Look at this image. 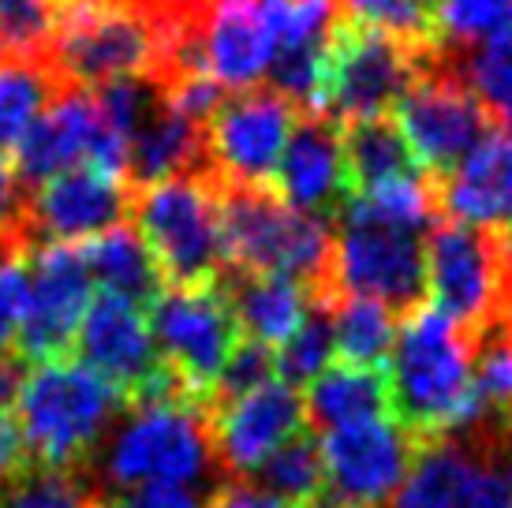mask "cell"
I'll list each match as a JSON object with an SVG mask.
<instances>
[{
    "label": "cell",
    "mask_w": 512,
    "mask_h": 508,
    "mask_svg": "<svg viewBox=\"0 0 512 508\" xmlns=\"http://www.w3.org/2000/svg\"><path fill=\"white\" fill-rule=\"evenodd\" d=\"M98 508H210V501L191 486H139L128 494L101 497Z\"/></svg>",
    "instance_id": "38"
},
{
    "label": "cell",
    "mask_w": 512,
    "mask_h": 508,
    "mask_svg": "<svg viewBox=\"0 0 512 508\" xmlns=\"http://www.w3.org/2000/svg\"><path fill=\"white\" fill-rule=\"evenodd\" d=\"M83 367L105 378L128 404L180 389V381L161 367L146 311L109 292H98L75 333V355Z\"/></svg>",
    "instance_id": "16"
},
{
    "label": "cell",
    "mask_w": 512,
    "mask_h": 508,
    "mask_svg": "<svg viewBox=\"0 0 512 508\" xmlns=\"http://www.w3.org/2000/svg\"><path fill=\"white\" fill-rule=\"evenodd\" d=\"M438 49H412L337 15L322 49L318 101L311 113H326L337 124L393 116L400 98L438 60Z\"/></svg>",
    "instance_id": "8"
},
{
    "label": "cell",
    "mask_w": 512,
    "mask_h": 508,
    "mask_svg": "<svg viewBox=\"0 0 512 508\" xmlns=\"http://www.w3.org/2000/svg\"><path fill=\"white\" fill-rule=\"evenodd\" d=\"M303 408H307V423L314 430H322V434L356 423H370V419H385V415H393L385 367L374 370L333 363L307 385Z\"/></svg>",
    "instance_id": "25"
},
{
    "label": "cell",
    "mask_w": 512,
    "mask_h": 508,
    "mask_svg": "<svg viewBox=\"0 0 512 508\" xmlns=\"http://www.w3.org/2000/svg\"><path fill=\"white\" fill-rule=\"evenodd\" d=\"M60 90L53 71L27 60H0V150L12 154L30 124L42 116L49 98Z\"/></svg>",
    "instance_id": "29"
},
{
    "label": "cell",
    "mask_w": 512,
    "mask_h": 508,
    "mask_svg": "<svg viewBox=\"0 0 512 508\" xmlns=\"http://www.w3.org/2000/svg\"><path fill=\"white\" fill-rule=\"evenodd\" d=\"M169 0H64L45 68L60 86L98 90L157 79L169 45Z\"/></svg>",
    "instance_id": "3"
},
{
    "label": "cell",
    "mask_w": 512,
    "mask_h": 508,
    "mask_svg": "<svg viewBox=\"0 0 512 508\" xmlns=\"http://www.w3.org/2000/svg\"><path fill=\"white\" fill-rule=\"evenodd\" d=\"M225 269L251 277H288L322 299L333 258V221L299 213L262 187H221Z\"/></svg>",
    "instance_id": "5"
},
{
    "label": "cell",
    "mask_w": 512,
    "mask_h": 508,
    "mask_svg": "<svg viewBox=\"0 0 512 508\" xmlns=\"http://www.w3.org/2000/svg\"><path fill=\"white\" fill-rule=\"evenodd\" d=\"M393 120L412 146L419 169L434 184H441L490 131H498L494 116L486 113V105L471 94V86L441 49L438 60L419 75V83L400 98Z\"/></svg>",
    "instance_id": "12"
},
{
    "label": "cell",
    "mask_w": 512,
    "mask_h": 508,
    "mask_svg": "<svg viewBox=\"0 0 512 508\" xmlns=\"http://www.w3.org/2000/svg\"><path fill=\"white\" fill-rule=\"evenodd\" d=\"M434 27L441 49H471L512 30V0H438Z\"/></svg>",
    "instance_id": "34"
},
{
    "label": "cell",
    "mask_w": 512,
    "mask_h": 508,
    "mask_svg": "<svg viewBox=\"0 0 512 508\" xmlns=\"http://www.w3.org/2000/svg\"><path fill=\"white\" fill-rule=\"evenodd\" d=\"M27 467H30V452L23 445L19 426H15V415H0V486L12 482Z\"/></svg>",
    "instance_id": "39"
},
{
    "label": "cell",
    "mask_w": 512,
    "mask_h": 508,
    "mask_svg": "<svg viewBox=\"0 0 512 508\" xmlns=\"http://www.w3.org/2000/svg\"><path fill=\"white\" fill-rule=\"evenodd\" d=\"M217 284L228 296L243 340L266 344L270 352H277L311 311V292L288 277H251L225 269Z\"/></svg>",
    "instance_id": "23"
},
{
    "label": "cell",
    "mask_w": 512,
    "mask_h": 508,
    "mask_svg": "<svg viewBox=\"0 0 512 508\" xmlns=\"http://www.w3.org/2000/svg\"><path fill=\"white\" fill-rule=\"evenodd\" d=\"M299 109L273 86L228 94L202 127L206 165L221 187L270 191Z\"/></svg>",
    "instance_id": "13"
},
{
    "label": "cell",
    "mask_w": 512,
    "mask_h": 508,
    "mask_svg": "<svg viewBox=\"0 0 512 508\" xmlns=\"http://www.w3.org/2000/svg\"><path fill=\"white\" fill-rule=\"evenodd\" d=\"M273 195L299 213L333 221L348 206V165H344L341 124L326 113H299L285 154L273 176Z\"/></svg>",
    "instance_id": "21"
},
{
    "label": "cell",
    "mask_w": 512,
    "mask_h": 508,
    "mask_svg": "<svg viewBox=\"0 0 512 508\" xmlns=\"http://www.w3.org/2000/svg\"><path fill=\"white\" fill-rule=\"evenodd\" d=\"M217 467L210 411L184 389L146 396L128 404L105 438L86 475L101 497L128 494L139 486H191L210 479Z\"/></svg>",
    "instance_id": "1"
},
{
    "label": "cell",
    "mask_w": 512,
    "mask_h": 508,
    "mask_svg": "<svg viewBox=\"0 0 512 508\" xmlns=\"http://www.w3.org/2000/svg\"><path fill=\"white\" fill-rule=\"evenodd\" d=\"M277 378V363H273V352L266 344H255V340H240V348L232 352V359L225 363L221 378H217L214 393H210V411L225 408L240 396L255 393L258 385Z\"/></svg>",
    "instance_id": "35"
},
{
    "label": "cell",
    "mask_w": 512,
    "mask_h": 508,
    "mask_svg": "<svg viewBox=\"0 0 512 508\" xmlns=\"http://www.w3.org/2000/svg\"><path fill=\"white\" fill-rule=\"evenodd\" d=\"M427 299L475 340L501 311V262L494 232L438 221L427 236Z\"/></svg>",
    "instance_id": "15"
},
{
    "label": "cell",
    "mask_w": 512,
    "mask_h": 508,
    "mask_svg": "<svg viewBox=\"0 0 512 508\" xmlns=\"http://www.w3.org/2000/svg\"><path fill=\"white\" fill-rule=\"evenodd\" d=\"M341 19L367 27L374 34L397 38L412 49H438V27L434 12L423 8L419 0H337Z\"/></svg>",
    "instance_id": "32"
},
{
    "label": "cell",
    "mask_w": 512,
    "mask_h": 508,
    "mask_svg": "<svg viewBox=\"0 0 512 508\" xmlns=\"http://www.w3.org/2000/svg\"><path fill=\"white\" fill-rule=\"evenodd\" d=\"M415 445L393 415L329 430L322 438L326 490L311 508H382L400 494Z\"/></svg>",
    "instance_id": "14"
},
{
    "label": "cell",
    "mask_w": 512,
    "mask_h": 508,
    "mask_svg": "<svg viewBox=\"0 0 512 508\" xmlns=\"http://www.w3.org/2000/svg\"><path fill=\"white\" fill-rule=\"evenodd\" d=\"M184 4L195 23L206 75L232 94L262 86L277 53L266 0H184Z\"/></svg>",
    "instance_id": "19"
},
{
    "label": "cell",
    "mask_w": 512,
    "mask_h": 508,
    "mask_svg": "<svg viewBox=\"0 0 512 508\" xmlns=\"http://www.w3.org/2000/svg\"><path fill=\"white\" fill-rule=\"evenodd\" d=\"M101 494L86 471H53L30 464L0 486V508H98Z\"/></svg>",
    "instance_id": "31"
},
{
    "label": "cell",
    "mask_w": 512,
    "mask_h": 508,
    "mask_svg": "<svg viewBox=\"0 0 512 508\" xmlns=\"http://www.w3.org/2000/svg\"><path fill=\"white\" fill-rule=\"evenodd\" d=\"M124 411L128 396L116 393L79 359L64 355L27 370L15 400V426L23 434L30 464L86 471Z\"/></svg>",
    "instance_id": "4"
},
{
    "label": "cell",
    "mask_w": 512,
    "mask_h": 508,
    "mask_svg": "<svg viewBox=\"0 0 512 508\" xmlns=\"http://www.w3.org/2000/svg\"><path fill=\"white\" fill-rule=\"evenodd\" d=\"M341 139H344V165H348L352 198L382 191V187H393V184L430 180L427 172L419 169L412 146L404 142L393 116L341 124Z\"/></svg>",
    "instance_id": "26"
},
{
    "label": "cell",
    "mask_w": 512,
    "mask_h": 508,
    "mask_svg": "<svg viewBox=\"0 0 512 508\" xmlns=\"http://www.w3.org/2000/svg\"><path fill=\"white\" fill-rule=\"evenodd\" d=\"M344 296L370 299L393 318L427 307V232L344 206L333 225L329 284L314 307L329 311Z\"/></svg>",
    "instance_id": "6"
},
{
    "label": "cell",
    "mask_w": 512,
    "mask_h": 508,
    "mask_svg": "<svg viewBox=\"0 0 512 508\" xmlns=\"http://www.w3.org/2000/svg\"><path fill=\"white\" fill-rule=\"evenodd\" d=\"M30 292L23 329L15 340V359L27 367L53 363L75 348V333L94 299V281L86 273L79 247L45 243L27 258Z\"/></svg>",
    "instance_id": "17"
},
{
    "label": "cell",
    "mask_w": 512,
    "mask_h": 508,
    "mask_svg": "<svg viewBox=\"0 0 512 508\" xmlns=\"http://www.w3.org/2000/svg\"><path fill=\"white\" fill-rule=\"evenodd\" d=\"M19 180L42 187L72 169H98L128 184V146L105 124L90 90L60 86L12 150Z\"/></svg>",
    "instance_id": "11"
},
{
    "label": "cell",
    "mask_w": 512,
    "mask_h": 508,
    "mask_svg": "<svg viewBox=\"0 0 512 508\" xmlns=\"http://www.w3.org/2000/svg\"><path fill=\"white\" fill-rule=\"evenodd\" d=\"M329 322H333V348L341 355V363L382 370V363L397 344V318L393 314L370 299L344 296L329 307Z\"/></svg>",
    "instance_id": "27"
},
{
    "label": "cell",
    "mask_w": 512,
    "mask_h": 508,
    "mask_svg": "<svg viewBox=\"0 0 512 508\" xmlns=\"http://www.w3.org/2000/svg\"><path fill=\"white\" fill-rule=\"evenodd\" d=\"M131 225L154 254L165 288H202L225 273L221 184L210 169L139 187Z\"/></svg>",
    "instance_id": "7"
},
{
    "label": "cell",
    "mask_w": 512,
    "mask_h": 508,
    "mask_svg": "<svg viewBox=\"0 0 512 508\" xmlns=\"http://www.w3.org/2000/svg\"><path fill=\"white\" fill-rule=\"evenodd\" d=\"M393 508H512V430L483 415L423 441Z\"/></svg>",
    "instance_id": "9"
},
{
    "label": "cell",
    "mask_w": 512,
    "mask_h": 508,
    "mask_svg": "<svg viewBox=\"0 0 512 508\" xmlns=\"http://www.w3.org/2000/svg\"><path fill=\"white\" fill-rule=\"evenodd\" d=\"M131 184L98 169H72L34 187L27 202V258L45 243H90L131 221Z\"/></svg>",
    "instance_id": "18"
},
{
    "label": "cell",
    "mask_w": 512,
    "mask_h": 508,
    "mask_svg": "<svg viewBox=\"0 0 512 508\" xmlns=\"http://www.w3.org/2000/svg\"><path fill=\"white\" fill-rule=\"evenodd\" d=\"M210 508H299V505H288L281 497L262 494L251 482H228V486H221L210 497Z\"/></svg>",
    "instance_id": "40"
},
{
    "label": "cell",
    "mask_w": 512,
    "mask_h": 508,
    "mask_svg": "<svg viewBox=\"0 0 512 508\" xmlns=\"http://www.w3.org/2000/svg\"><path fill=\"white\" fill-rule=\"evenodd\" d=\"M438 210L453 225L498 232L512 221V131H490L438 184Z\"/></svg>",
    "instance_id": "22"
},
{
    "label": "cell",
    "mask_w": 512,
    "mask_h": 508,
    "mask_svg": "<svg viewBox=\"0 0 512 508\" xmlns=\"http://www.w3.org/2000/svg\"><path fill=\"white\" fill-rule=\"evenodd\" d=\"M27 202L30 187L19 180L12 154L0 150V247L12 258H27Z\"/></svg>",
    "instance_id": "36"
},
{
    "label": "cell",
    "mask_w": 512,
    "mask_h": 508,
    "mask_svg": "<svg viewBox=\"0 0 512 508\" xmlns=\"http://www.w3.org/2000/svg\"><path fill=\"white\" fill-rule=\"evenodd\" d=\"M27 258H0V355H15V340L27 314Z\"/></svg>",
    "instance_id": "37"
},
{
    "label": "cell",
    "mask_w": 512,
    "mask_h": 508,
    "mask_svg": "<svg viewBox=\"0 0 512 508\" xmlns=\"http://www.w3.org/2000/svg\"><path fill=\"white\" fill-rule=\"evenodd\" d=\"M385 378L393 419L415 445L483 419L471 385V340L434 307H419L404 318Z\"/></svg>",
    "instance_id": "2"
},
{
    "label": "cell",
    "mask_w": 512,
    "mask_h": 508,
    "mask_svg": "<svg viewBox=\"0 0 512 508\" xmlns=\"http://www.w3.org/2000/svg\"><path fill=\"white\" fill-rule=\"evenodd\" d=\"M494 243H498V262H501V311L498 314H512V221L494 232Z\"/></svg>",
    "instance_id": "42"
},
{
    "label": "cell",
    "mask_w": 512,
    "mask_h": 508,
    "mask_svg": "<svg viewBox=\"0 0 512 508\" xmlns=\"http://www.w3.org/2000/svg\"><path fill=\"white\" fill-rule=\"evenodd\" d=\"M419 4H423V8H430V12H434V4H438V0H419Z\"/></svg>",
    "instance_id": "43"
},
{
    "label": "cell",
    "mask_w": 512,
    "mask_h": 508,
    "mask_svg": "<svg viewBox=\"0 0 512 508\" xmlns=\"http://www.w3.org/2000/svg\"><path fill=\"white\" fill-rule=\"evenodd\" d=\"M303 426H307L303 393L281 378L266 381L255 393L210 411L217 467L240 482L251 479L262 460H270L285 441L303 434Z\"/></svg>",
    "instance_id": "20"
},
{
    "label": "cell",
    "mask_w": 512,
    "mask_h": 508,
    "mask_svg": "<svg viewBox=\"0 0 512 508\" xmlns=\"http://www.w3.org/2000/svg\"><path fill=\"white\" fill-rule=\"evenodd\" d=\"M27 363L15 359V355H0V415H12L15 400H19V389H23V378H27Z\"/></svg>",
    "instance_id": "41"
},
{
    "label": "cell",
    "mask_w": 512,
    "mask_h": 508,
    "mask_svg": "<svg viewBox=\"0 0 512 508\" xmlns=\"http://www.w3.org/2000/svg\"><path fill=\"white\" fill-rule=\"evenodd\" d=\"M161 367L180 381L191 400L210 411V393L232 352L240 348V325L221 284L165 288L146 311Z\"/></svg>",
    "instance_id": "10"
},
{
    "label": "cell",
    "mask_w": 512,
    "mask_h": 508,
    "mask_svg": "<svg viewBox=\"0 0 512 508\" xmlns=\"http://www.w3.org/2000/svg\"><path fill=\"white\" fill-rule=\"evenodd\" d=\"M64 0H0V60L45 64Z\"/></svg>",
    "instance_id": "30"
},
{
    "label": "cell",
    "mask_w": 512,
    "mask_h": 508,
    "mask_svg": "<svg viewBox=\"0 0 512 508\" xmlns=\"http://www.w3.org/2000/svg\"><path fill=\"white\" fill-rule=\"evenodd\" d=\"M333 322H329L326 307H314L307 311L303 325L296 333L273 352V363H277V378L292 385V389H307L326 367H333Z\"/></svg>",
    "instance_id": "33"
},
{
    "label": "cell",
    "mask_w": 512,
    "mask_h": 508,
    "mask_svg": "<svg viewBox=\"0 0 512 508\" xmlns=\"http://www.w3.org/2000/svg\"><path fill=\"white\" fill-rule=\"evenodd\" d=\"M0 258H12V254H8V251H4V247H0Z\"/></svg>",
    "instance_id": "44"
},
{
    "label": "cell",
    "mask_w": 512,
    "mask_h": 508,
    "mask_svg": "<svg viewBox=\"0 0 512 508\" xmlns=\"http://www.w3.org/2000/svg\"><path fill=\"white\" fill-rule=\"evenodd\" d=\"M251 486H258L262 494H273L288 501V505L311 508L318 494L326 490V464H322V445L314 441V434H296L273 452L270 460H262L258 471L251 475Z\"/></svg>",
    "instance_id": "28"
},
{
    "label": "cell",
    "mask_w": 512,
    "mask_h": 508,
    "mask_svg": "<svg viewBox=\"0 0 512 508\" xmlns=\"http://www.w3.org/2000/svg\"><path fill=\"white\" fill-rule=\"evenodd\" d=\"M79 254H83L86 273H90L98 292L128 299L139 311H150L157 296L165 292V277L157 269L154 254H150L146 240L131 221L120 228H109L98 240L79 243Z\"/></svg>",
    "instance_id": "24"
}]
</instances>
